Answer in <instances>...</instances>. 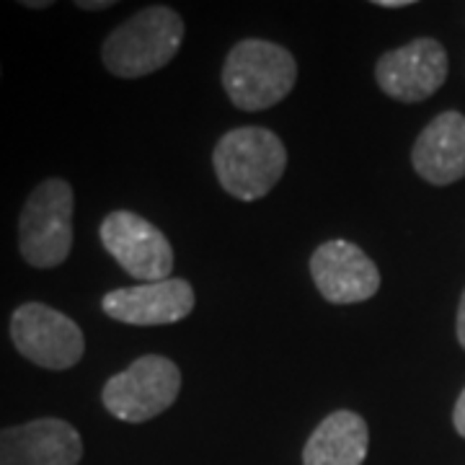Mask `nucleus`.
I'll use <instances>...</instances> for the list:
<instances>
[{"label":"nucleus","instance_id":"f257e3e1","mask_svg":"<svg viewBox=\"0 0 465 465\" xmlns=\"http://www.w3.org/2000/svg\"><path fill=\"white\" fill-rule=\"evenodd\" d=\"M183 32V18L173 8L148 5L109 32L101 45V63L116 78H145L179 54Z\"/></svg>","mask_w":465,"mask_h":465},{"label":"nucleus","instance_id":"f03ea898","mask_svg":"<svg viewBox=\"0 0 465 465\" xmlns=\"http://www.w3.org/2000/svg\"><path fill=\"white\" fill-rule=\"evenodd\" d=\"M298 84L292 52L269 39L238 42L223 63V88L241 112H264L284 101Z\"/></svg>","mask_w":465,"mask_h":465},{"label":"nucleus","instance_id":"7ed1b4c3","mask_svg":"<svg viewBox=\"0 0 465 465\" xmlns=\"http://www.w3.org/2000/svg\"><path fill=\"white\" fill-rule=\"evenodd\" d=\"M213 166L220 186L241 202L266 197L287 168V148L266 127H235L217 140Z\"/></svg>","mask_w":465,"mask_h":465},{"label":"nucleus","instance_id":"20e7f679","mask_svg":"<svg viewBox=\"0 0 465 465\" xmlns=\"http://www.w3.org/2000/svg\"><path fill=\"white\" fill-rule=\"evenodd\" d=\"M75 194L65 179H45L26 197L18 215V253L34 269L65 264L73 251Z\"/></svg>","mask_w":465,"mask_h":465},{"label":"nucleus","instance_id":"39448f33","mask_svg":"<svg viewBox=\"0 0 465 465\" xmlns=\"http://www.w3.org/2000/svg\"><path fill=\"white\" fill-rule=\"evenodd\" d=\"M182 393V370L161 354H145L104 382L106 411L127 424H143L168 411Z\"/></svg>","mask_w":465,"mask_h":465},{"label":"nucleus","instance_id":"423d86ee","mask_svg":"<svg viewBox=\"0 0 465 465\" xmlns=\"http://www.w3.org/2000/svg\"><path fill=\"white\" fill-rule=\"evenodd\" d=\"M11 341L32 365L63 372L75 367L85 354L81 326L65 313L45 302H24L11 316Z\"/></svg>","mask_w":465,"mask_h":465},{"label":"nucleus","instance_id":"0eeeda50","mask_svg":"<svg viewBox=\"0 0 465 465\" xmlns=\"http://www.w3.org/2000/svg\"><path fill=\"white\" fill-rule=\"evenodd\" d=\"M101 246L130 277L148 282L171 280L173 249L161 228L130 210H116L104 217L99 228Z\"/></svg>","mask_w":465,"mask_h":465},{"label":"nucleus","instance_id":"6e6552de","mask_svg":"<svg viewBox=\"0 0 465 465\" xmlns=\"http://www.w3.org/2000/svg\"><path fill=\"white\" fill-rule=\"evenodd\" d=\"M448 70L445 47L432 36H421L399 50L385 52L375 65V81L385 96L403 104H419L442 88Z\"/></svg>","mask_w":465,"mask_h":465},{"label":"nucleus","instance_id":"1a4fd4ad","mask_svg":"<svg viewBox=\"0 0 465 465\" xmlns=\"http://www.w3.org/2000/svg\"><path fill=\"white\" fill-rule=\"evenodd\" d=\"M311 274L318 292L333 305H354L375 298L381 272L357 243L333 238L321 243L311 256Z\"/></svg>","mask_w":465,"mask_h":465},{"label":"nucleus","instance_id":"9d476101","mask_svg":"<svg viewBox=\"0 0 465 465\" xmlns=\"http://www.w3.org/2000/svg\"><path fill=\"white\" fill-rule=\"evenodd\" d=\"M84 437L57 416H42L0 430V465H78Z\"/></svg>","mask_w":465,"mask_h":465},{"label":"nucleus","instance_id":"9b49d317","mask_svg":"<svg viewBox=\"0 0 465 465\" xmlns=\"http://www.w3.org/2000/svg\"><path fill=\"white\" fill-rule=\"evenodd\" d=\"M194 290L182 277L163 282L134 284L106 292L101 308L109 318L127 326H168L194 311Z\"/></svg>","mask_w":465,"mask_h":465},{"label":"nucleus","instance_id":"f8f14e48","mask_svg":"<svg viewBox=\"0 0 465 465\" xmlns=\"http://www.w3.org/2000/svg\"><path fill=\"white\" fill-rule=\"evenodd\" d=\"M411 166L427 183L450 186L465 179V114L442 112L416 137Z\"/></svg>","mask_w":465,"mask_h":465},{"label":"nucleus","instance_id":"ddd939ff","mask_svg":"<svg viewBox=\"0 0 465 465\" xmlns=\"http://www.w3.org/2000/svg\"><path fill=\"white\" fill-rule=\"evenodd\" d=\"M370 448L367 421L339 409L318 424L302 448V465H362Z\"/></svg>","mask_w":465,"mask_h":465},{"label":"nucleus","instance_id":"4468645a","mask_svg":"<svg viewBox=\"0 0 465 465\" xmlns=\"http://www.w3.org/2000/svg\"><path fill=\"white\" fill-rule=\"evenodd\" d=\"M452 427H455V432L460 434V437L465 440V388H463V393L458 396L455 409H452Z\"/></svg>","mask_w":465,"mask_h":465},{"label":"nucleus","instance_id":"2eb2a0df","mask_svg":"<svg viewBox=\"0 0 465 465\" xmlns=\"http://www.w3.org/2000/svg\"><path fill=\"white\" fill-rule=\"evenodd\" d=\"M455 333H458V341H460V347L465 349V290H463V298H460V305H458V321H455Z\"/></svg>","mask_w":465,"mask_h":465},{"label":"nucleus","instance_id":"dca6fc26","mask_svg":"<svg viewBox=\"0 0 465 465\" xmlns=\"http://www.w3.org/2000/svg\"><path fill=\"white\" fill-rule=\"evenodd\" d=\"M81 11H106V8H112L114 3L112 0H78L75 3Z\"/></svg>","mask_w":465,"mask_h":465},{"label":"nucleus","instance_id":"f3484780","mask_svg":"<svg viewBox=\"0 0 465 465\" xmlns=\"http://www.w3.org/2000/svg\"><path fill=\"white\" fill-rule=\"evenodd\" d=\"M375 5H381V8H406V5H411V0H375Z\"/></svg>","mask_w":465,"mask_h":465},{"label":"nucleus","instance_id":"a211bd4d","mask_svg":"<svg viewBox=\"0 0 465 465\" xmlns=\"http://www.w3.org/2000/svg\"><path fill=\"white\" fill-rule=\"evenodd\" d=\"M50 0H24V8H34V11H42V8H50Z\"/></svg>","mask_w":465,"mask_h":465},{"label":"nucleus","instance_id":"6ab92c4d","mask_svg":"<svg viewBox=\"0 0 465 465\" xmlns=\"http://www.w3.org/2000/svg\"><path fill=\"white\" fill-rule=\"evenodd\" d=\"M0 75H3V67H0Z\"/></svg>","mask_w":465,"mask_h":465}]
</instances>
